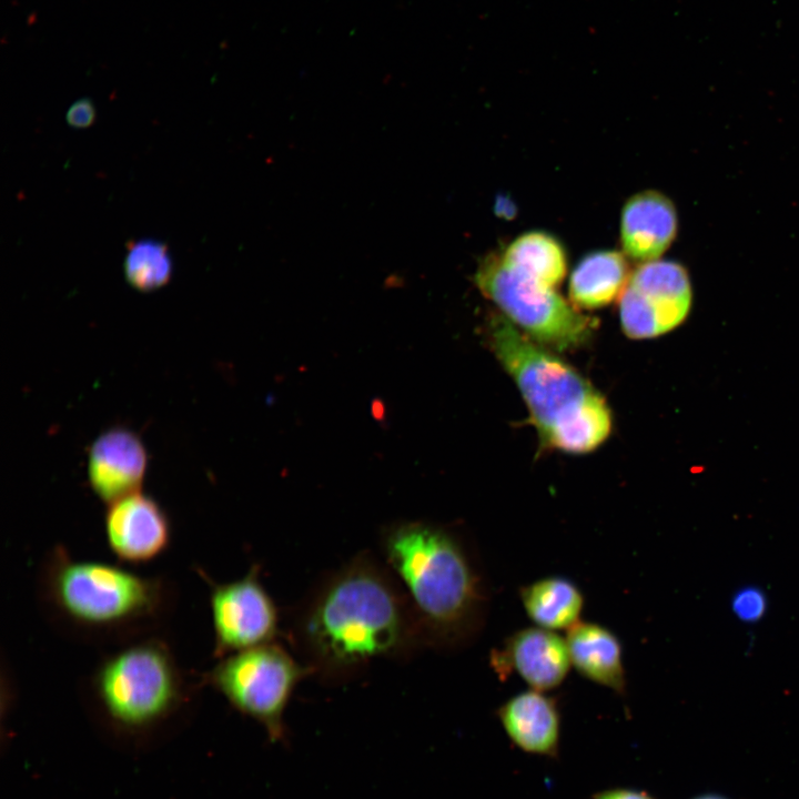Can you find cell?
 <instances>
[{
	"label": "cell",
	"instance_id": "obj_1",
	"mask_svg": "<svg viewBox=\"0 0 799 799\" xmlns=\"http://www.w3.org/2000/svg\"><path fill=\"white\" fill-rule=\"evenodd\" d=\"M286 634L311 676L335 685L427 649L403 588L370 552L322 577L292 609Z\"/></svg>",
	"mask_w": 799,
	"mask_h": 799
},
{
	"label": "cell",
	"instance_id": "obj_2",
	"mask_svg": "<svg viewBox=\"0 0 799 799\" xmlns=\"http://www.w3.org/2000/svg\"><path fill=\"white\" fill-rule=\"evenodd\" d=\"M378 544L426 648L454 653L473 645L485 628L492 599L473 542L443 524L397 520L383 527Z\"/></svg>",
	"mask_w": 799,
	"mask_h": 799
},
{
	"label": "cell",
	"instance_id": "obj_3",
	"mask_svg": "<svg viewBox=\"0 0 799 799\" xmlns=\"http://www.w3.org/2000/svg\"><path fill=\"white\" fill-rule=\"evenodd\" d=\"M36 598L47 623L64 637L114 648L161 634L175 610L178 588L166 576L79 559L57 544L38 567Z\"/></svg>",
	"mask_w": 799,
	"mask_h": 799
},
{
	"label": "cell",
	"instance_id": "obj_4",
	"mask_svg": "<svg viewBox=\"0 0 799 799\" xmlns=\"http://www.w3.org/2000/svg\"><path fill=\"white\" fill-rule=\"evenodd\" d=\"M488 343L517 385L542 443L570 454L599 447L611 432L604 396L574 367L503 315L490 318Z\"/></svg>",
	"mask_w": 799,
	"mask_h": 799
},
{
	"label": "cell",
	"instance_id": "obj_5",
	"mask_svg": "<svg viewBox=\"0 0 799 799\" xmlns=\"http://www.w3.org/2000/svg\"><path fill=\"white\" fill-rule=\"evenodd\" d=\"M81 691L115 728L149 730L180 712L203 686L162 634L110 648L81 680Z\"/></svg>",
	"mask_w": 799,
	"mask_h": 799
},
{
	"label": "cell",
	"instance_id": "obj_6",
	"mask_svg": "<svg viewBox=\"0 0 799 799\" xmlns=\"http://www.w3.org/2000/svg\"><path fill=\"white\" fill-rule=\"evenodd\" d=\"M474 281L505 318L542 346L567 351L591 337L594 320L577 311L554 287L507 263L500 254L485 257Z\"/></svg>",
	"mask_w": 799,
	"mask_h": 799
},
{
	"label": "cell",
	"instance_id": "obj_7",
	"mask_svg": "<svg viewBox=\"0 0 799 799\" xmlns=\"http://www.w3.org/2000/svg\"><path fill=\"white\" fill-rule=\"evenodd\" d=\"M307 676L305 665L276 641L227 655L200 675L203 685L259 722L273 741L285 737L286 708Z\"/></svg>",
	"mask_w": 799,
	"mask_h": 799
},
{
	"label": "cell",
	"instance_id": "obj_8",
	"mask_svg": "<svg viewBox=\"0 0 799 799\" xmlns=\"http://www.w3.org/2000/svg\"><path fill=\"white\" fill-rule=\"evenodd\" d=\"M195 570L209 586L215 658L276 641L280 613L261 580L259 565L227 583L215 581L201 567Z\"/></svg>",
	"mask_w": 799,
	"mask_h": 799
},
{
	"label": "cell",
	"instance_id": "obj_9",
	"mask_svg": "<svg viewBox=\"0 0 799 799\" xmlns=\"http://www.w3.org/2000/svg\"><path fill=\"white\" fill-rule=\"evenodd\" d=\"M691 299L689 275L681 264L660 259L641 263L619 296L621 328L635 340L660 336L686 318Z\"/></svg>",
	"mask_w": 799,
	"mask_h": 799
},
{
	"label": "cell",
	"instance_id": "obj_10",
	"mask_svg": "<svg viewBox=\"0 0 799 799\" xmlns=\"http://www.w3.org/2000/svg\"><path fill=\"white\" fill-rule=\"evenodd\" d=\"M107 505L105 539L119 562L145 564L169 549L171 520L153 497L139 490Z\"/></svg>",
	"mask_w": 799,
	"mask_h": 799
},
{
	"label": "cell",
	"instance_id": "obj_11",
	"mask_svg": "<svg viewBox=\"0 0 799 799\" xmlns=\"http://www.w3.org/2000/svg\"><path fill=\"white\" fill-rule=\"evenodd\" d=\"M503 680L518 676L530 689L550 691L559 687L572 667L566 639L542 627L518 629L504 639L489 657Z\"/></svg>",
	"mask_w": 799,
	"mask_h": 799
},
{
	"label": "cell",
	"instance_id": "obj_12",
	"mask_svg": "<svg viewBox=\"0 0 799 799\" xmlns=\"http://www.w3.org/2000/svg\"><path fill=\"white\" fill-rule=\"evenodd\" d=\"M142 439L129 428L111 427L91 444L88 478L95 495L105 504L139 492L148 467Z\"/></svg>",
	"mask_w": 799,
	"mask_h": 799
},
{
	"label": "cell",
	"instance_id": "obj_13",
	"mask_svg": "<svg viewBox=\"0 0 799 799\" xmlns=\"http://www.w3.org/2000/svg\"><path fill=\"white\" fill-rule=\"evenodd\" d=\"M497 719L520 751L556 759L562 739L558 701L546 691L528 689L505 700L496 710Z\"/></svg>",
	"mask_w": 799,
	"mask_h": 799
},
{
	"label": "cell",
	"instance_id": "obj_14",
	"mask_svg": "<svg viewBox=\"0 0 799 799\" xmlns=\"http://www.w3.org/2000/svg\"><path fill=\"white\" fill-rule=\"evenodd\" d=\"M677 231L676 208L659 191L639 192L623 208L621 246L628 257L640 264L659 260L675 241Z\"/></svg>",
	"mask_w": 799,
	"mask_h": 799
},
{
	"label": "cell",
	"instance_id": "obj_15",
	"mask_svg": "<svg viewBox=\"0 0 799 799\" xmlns=\"http://www.w3.org/2000/svg\"><path fill=\"white\" fill-rule=\"evenodd\" d=\"M566 643L572 666L580 676L619 696L626 694L623 645L614 631L579 620L567 630Z\"/></svg>",
	"mask_w": 799,
	"mask_h": 799
},
{
	"label": "cell",
	"instance_id": "obj_16",
	"mask_svg": "<svg viewBox=\"0 0 799 799\" xmlns=\"http://www.w3.org/2000/svg\"><path fill=\"white\" fill-rule=\"evenodd\" d=\"M631 272L618 251H596L584 256L569 279L570 303L577 310L604 307L621 295Z\"/></svg>",
	"mask_w": 799,
	"mask_h": 799
},
{
	"label": "cell",
	"instance_id": "obj_17",
	"mask_svg": "<svg viewBox=\"0 0 799 799\" xmlns=\"http://www.w3.org/2000/svg\"><path fill=\"white\" fill-rule=\"evenodd\" d=\"M519 598L527 617L548 630H568L580 620L585 598L569 578L546 576L519 588Z\"/></svg>",
	"mask_w": 799,
	"mask_h": 799
},
{
	"label": "cell",
	"instance_id": "obj_18",
	"mask_svg": "<svg viewBox=\"0 0 799 799\" xmlns=\"http://www.w3.org/2000/svg\"><path fill=\"white\" fill-rule=\"evenodd\" d=\"M502 257L544 284L556 287L566 275V254L550 234L539 231L524 233L512 241Z\"/></svg>",
	"mask_w": 799,
	"mask_h": 799
},
{
	"label": "cell",
	"instance_id": "obj_19",
	"mask_svg": "<svg viewBox=\"0 0 799 799\" xmlns=\"http://www.w3.org/2000/svg\"><path fill=\"white\" fill-rule=\"evenodd\" d=\"M124 275L131 286L142 292L165 285L172 275L168 245L153 239L131 242L125 254Z\"/></svg>",
	"mask_w": 799,
	"mask_h": 799
},
{
	"label": "cell",
	"instance_id": "obj_20",
	"mask_svg": "<svg viewBox=\"0 0 799 799\" xmlns=\"http://www.w3.org/2000/svg\"><path fill=\"white\" fill-rule=\"evenodd\" d=\"M65 119L71 127H89L95 119L94 104L88 98L79 99L70 105Z\"/></svg>",
	"mask_w": 799,
	"mask_h": 799
},
{
	"label": "cell",
	"instance_id": "obj_21",
	"mask_svg": "<svg viewBox=\"0 0 799 799\" xmlns=\"http://www.w3.org/2000/svg\"><path fill=\"white\" fill-rule=\"evenodd\" d=\"M591 799H656L649 792L628 788L614 787L595 792Z\"/></svg>",
	"mask_w": 799,
	"mask_h": 799
},
{
	"label": "cell",
	"instance_id": "obj_22",
	"mask_svg": "<svg viewBox=\"0 0 799 799\" xmlns=\"http://www.w3.org/2000/svg\"><path fill=\"white\" fill-rule=\"evenodd\" d=\"M695 799H724V798H721V797H719V796L707 795V796H701V797H698V798H695Z\"/></svg>",
	"mask_w": 799,
	"mask_h": 799
}]
</instances>
